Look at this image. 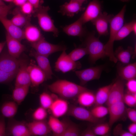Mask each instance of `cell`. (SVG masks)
Here are the masks:
<instances>
[{
	"instance_id": "obj_1",
	"label": "cell",
	"mask_w": 136,
	"mask_h": 136,
	"mask_svg": "<svg viewBox=\"0 0 136 136\" xmlns=\"http://www.w3.org/2000/svg\"><path fill=\"white\" fill-rule=\"evenodd\" d=\"M49 89L62 98L70 99L76 97L81 92L87 90L80 85L65 80H59L48 86Z\"/></svg>"
},
{
	"instance_id": "obj_2",
	"label": "cell",
	"mask_w": 136,
	"mask_h": 136,
	"mask_svg": "<svg viewBox=\"0 0 136 136\" xmlns=\"http://www.w3.org/2000/svg\"><path fill=\"white\" fill-rule=\"evenodd\" d=\"M126 10V5H125L121 11L111 19L110 22V34L109 40L105 45L106 56L110 60L115 63L117 60L115 57L113 50V45L115 41L116 35L119 29L124 24V17Z\"/></svg>"
},
{
	"instance_id": "obj_3",
	"label": "cell",
	"mask_w": 136,
	"mask_h": 136,
	"mask_svg": "<svg viewBox=\"0 0 136 136\" xmlns=\"http://www.w3.org/2000/svg\"><path fill=\"white\" fill-rule=\"evenodd\" d=\"M86 48L89 55V59L92 63L106 56L105 45L96 37L94 33H91L87 37L85 40Z\"/></svg>"
},
{
	"instance_id": "obj_4",
	"label": "cell",
	"mask_w": 136,
	"mask_h": 136,
	"mask_svg": "<svg viewBox=\"0 0 136 136\" xmlns=\"http://www.w3.org/2000/svg\"><path fill=\"white\" fill-rule=\"evenodd\" d=\"M50 8L48 6L42 5L37 9H34V16L37 17L40 26L44 31L52 32L55 37H57L59 31L55 26L54 21L48 14Z\"/></svg>"
},
{
	"instance_id": "obj_5",
	"label": "cell",
	"mask_w": 136,
	"mask_h": 136,
	"mask_svg": "<svg viewBox=\"0 0 136 136\" xmlns=\"http://www.w3.org/2000/svg\"><path fill=\"white\" fill-rule=\"evenodd\" d=\"M30 43L31 46L37 53L47 57L54 53L66 49L61 45L49 43L43 36L38 41Z\"/></svg>"
},
{
	"instance_id": "obj_6",
	"label": "cell",
	"mask_w": 136,
	"mask_h": 136,
	"mask_svg": "<svg viewBox=\"0 0 136 136\" xmlns=\"http://www.w3.org/2000/svg\"><path fill=\"white\" fill-rule=\"evenodd\" d=\"M66 49L62 52L55 63V70L65 73L70 71L79 69L81 67L79 62L73 61L66 52Z\"/></svg>"
},
{
	"instance_id": "obj_7",
	"label": "cell",
	"mask_w": 136,
	"mask_h": 136,
	"mask_svg": "<svg viewBox=\"0 0 136 136\" xmlns=\"http://www.w3.org/2000/svg\"><path fill=\"white\" fill-rule=\"evenodd\" d=\"M67 113L68 115L78 120L88 121L95 124L102 122L100 119L95 117L90 111L81 106L71 105L69 106Z\"/></svg>"
},
{
	"instance_id": "obj_8",
	"label": "cell",
	"mask_w": 136,
	"mask_h": 136,
	"mask_svg": "<svg viewBox=\"0 0 136 136\" xmlns=\"http://www.w3.org/2000/svg\"><path fill=\"white\" fill-rule=\"evenodd\" d=\"M104 67L103 65H100L76 71L75 73L80 80V85L83 86L88 82L99 79Z\"/></svg>"
},
{
	"instance_id": "obj_9",
	"label": "cell",
	"mask_w": 136,
	"mask_h": 136,
	"mask_svg": "<svg viewBox=\"0 0 136 136\" xmlns=\"http://www.w3.org/2000/svg\"><path fill=\"white\" fill-rule=\"evenodd\" d=\"M20 59H17L8 53L4 52L0 55V70L6 73L16 75Z\"/></svg>"
},
{
	"instance_id": "obj_10",
	"label": "cell",
	"mask_w": 136,
	"mask_h": 136,
	"mask_svg": "<svg viewBox=\"0 0 136 136\" xmlns=\"http://www.w3.org/2000/svg\"><path fill=\"white\" fill-rule=\"evenodd\" d=\"M112 84L110 89L108 100L106 104L107 106L123 101L124 95V82L119 77Z\"/></svg>"
},
{
	"instance_id": "obj_11",
	"label": "cell",
	"mask_w": 136,
	"mask_h": 136,
	"mask_svg": "<svg viewBox=\"0 0 136 136\" xmlns=\"http://www.w3.org/2000/svg\"><path fill=\"white\" fill-rule=\"evenodd\" d=\"M102 12L101 3L99 0H92L79 18L83 24L92 21Z\"/></svg>"
},
{
	"instance_id": "obj_12",
	"label": "cell",
	"mask_w": 136,
	"mask_h": 136,
	"mask_svg": "<svg viewBox=\"0 0 136 136\" xmlns=\"http://www.w3.org/2000/svg\"><path fill=\"white\" fill-rule=\"evenodd\" d=\"M27 70L30 80V85L32 87H38L47 80L44 73L33 60L28 65Z\"/></svg>"
},
{
	"instance_id": "obj_13",
	"label": "cell",
	"mask_w": 136,
	"mask_h": 136,
	"mask_svg": "<svg viewBox=\"0 0 136 136\" xmlns=\"http://www.w3.org/2000/svg\"><path fill=\"white\" fill-rule=\"evenodd\" d=\"M109 118L108 123L111 128L126 112V109L123 101H119L108 106Z\"/></svg>"
},
{
	"instance_id": "obj_14",
	"label": "cell",
	"mask_w": 136,
	"mask_h": 136,
	"mask_svg": "<svg viewBox=\"0 0 136 136\" xmlns=\"http://www.w3.org/2000/svg\"><path fill=\"white\" fill-rule=\"evenodd\" d=\"M27 62L26 60L20 59L18 69L16 76L15 86H28L31 85V81L27 70Z\"/></svg>"
},
{
	"instance_id": "obj_15",
	"label": "cell",
	"mask_w": 136,
	"mask_h": 136,
	"mask_svg": "<svg viewBox=\"0 0 136 136\" xmlns=\"http://www.w3.org/2000/svg\"><path fill=\"white\" fill-rule=\"evenodd\" d=\"M28 130L31 135L47 136L51 132L47 122L34 120L26 123Z\"/></svg>"
},
{
	"instance_id": "obj_16",
	"label": "cell",
	"mask_w": 136,
	"mask_h": 136,
	"mask_svg": "<svg viewBox=\"0 0 136 136\" xmlns=\"http://www.w3.org/2000/svg\"><path fill=\"white\" fill-rule=\"evenodd\" d=\"M0 21L11 37L20 42L25 39L24 30L14 24L7 17H0Z\"/></svg>"
},
{
	"instance_id": "obj_17",
	"label": "cell",
	"mask_w": 136,
	"mask_h": 136,
	"mask_svg": "<svg viewBox=\"0 0 136 136\" xmlns=\"http://www.w3.org/2000/svg\"><path fill=\"white\" fill-rule=\"evenodd\" d=\"M113 16V15L108 14L105 12H101L96 18L91 21L99 35H105L108 33V24Z\"/></svg>"
},
{
	"instance_id": "obj_18",
	"label": "cell",
	"mask_w": 136,
	"mask_h": 136,
	"mask_svg": "<svg viewBox=\"0 0 136 136\" xmlns=\"http://www.w3.org/2000/svg\"><path fill=\"white\" fill-rule=\"evenodd\" d=\"M6 44L8 53L12 56L18 58L25 49V46L20 42L13 38L7 32L6 33Z\"/></svg>"
},
{
	"instance_id": "obj_19",
	"label": "cell",
	"mask_w": 136,
	"mask_h": 136,
	"mask_svg": "<svg viewBox=\"0 0 136 136\" xmlns=\"http://www.w3.org/2000/svg\"><path fill=\"white\" fill-rule=\"evenodd\" d=\"M29 55L35 59L38 65L44 73L47 80L51 79L53 74L48 57L38 54L33 49L30 51Z\"/></svg>"
},
{
	"instance_id": "obj_20",
	"label": "cell",
	"mask_w": 136,
	"mask_h": 136,
	"mask_svg": "<svg viewBox=\"0 0 136 136\" xmlns=\"http://www.w3.org/2000/svg\"><path fill=\"white\" fill-rule=\"evenodd\" d=\"M69 105L65 99L56 97L49 108L52 115L57 118L61 117L67 113Z\"/></svg>"
},
{
	"instance_id": "obj_21",
	"label": "cell",
	"mask_w": 136,
	"mask_h": 136,
	"mask_svg": "<svg viewBox=\"0 0 136 136\" xmlns=\"http://www.w3.org/2000/svg\"><path fill=\"white\" fill-rule=\"evenodd\" d=\"M69 121H60L52 115L49 117L48 123L53 135L62 136L68 125Z\"/></svg>"
},
{
	"instance_id": "obj_22",
	"label": "cell",
	"mask_w": 136,
	"mask_h": 136,
	"mask_svg": "<svg viewBox=\"0 0 136 136\" xmlns=\"http://www.w3.org/2000/svg\"><path fill=\"white\" fill-rule=\"evenodd\" d=\"M9 133L13 136H31L26 123L23 122L14 121L10 123L8 127Z\"/></svg>"
},
{
	"instance_id": "obj_23",
	"label": "cell",
	"mask_w": 136,
	"mask_h": 136,
	"mask_svg": "<svg viewBox=\"0 0 136 136\" xmlns=\"http://www.w3.org/2000/svg\"><path fill=\"white\" fill-rule=\"evenodd\" d=\"M82 4L74 0H70L61 6L59 12L63 15L72 17L82 9Z\"/></svg>"
},
{
	"instance_id": "obj_24",
	"label": "cell",
	"mask_w": 136,
	"mask_h": 136,
	"mask_svg": "<svg viewBox=\"0 0 136 136\" xmlns=\"http://www.w3.org/2000/svg\"><path fill=\"white\" fill-rule=\"evenodd\" d=\"M117 70L119 77L123 80L128 81L136 78V62L128 64L125 66L119 65Z\"/></svg>"
},
{
	"instance_id": "obj_25",
	"label": "cell",
	"mask_w": 136,
	"mask_h": 136,
	"mask_svg": "<svg viewBox=\"0 0 136 136\" xmlns=\"http://www.w3.org/2000/svg\"><path fill=\"white\" fill-rule=\"evenodd\" d=\"M83 25L79 18L73 23L63 27V30L68 36L81 37L85 32Z\"/></svg>"
},
{
	"instance_id": "obj_26",
	"label": "cell",
	"mask_w": 136,
	"mask_h": 136,
	"mask_svg": "<svg viewBox=\"0 0 136 136\" xmlns=\"http://www.w3.org/2000/svg\"><path fill=\"white\" fill-rule=\"evenodd\" d=\"M23 30L25 39L30 43L38 41L43 36L39 28L30 23L25 26Z\"/></svg>"
},
{
	"instance_id": "obj_27",
	"label": "cell",
	"mask_w": 136,
	"mask_h": 136,
	"mask_svg": "<svg viewBox=\"0 0 136 136\" xmlns=\"http://www.w3.org/2000/svg\"><path fill=\"white\" fill-rule=\"evenodd\" d=\"M13 17L10 20L14 24L21 28L25 26L30 23L31 15H27L20 11V7H18L13 11Z\"/></svg>"
},
{
	"instance_id": "obj_28",
	"label": "cell",
	"mask_w": 136,
	"mask_h": 136,
	"mask_svg": "<svg viewBox=\"0 0 136 136\" xmlns=\"http://www.w3.org/2000/svg\"><path fill=\"white\" fill-rule=\"evenodd\" d=\"M77 98L78 103L80 106L89 107L95 104V94L88 89L81 93Z\"/></svg>"
},
{
	"instance_id": "obj_29",
	"label": "cell",
	"mask_w": 136,
	"mask_h": 136,
	"mask_svg": "<svg viewBox=\"0 0 136 136\" xmlns=\"http://www.w3.org/2000/svg\"><path fill=\"white\" fill-rule=\"evenodd\" d=\"M134 53L132 48L128 47L127 49H124L121 46L118 48L114 52L115 56L117 61L124 64H128L132 54Z\"/></svg>"
},
{
	"instance_id": "obj_30",
	"label": "cell",
	"mask_w": 136,
	"mask_h": 136,
	"mask_svg": "<svg viewBox=\"0 0 136 136\" xmlns=\"http://www.w3.org/2000/svg\"><path fill=\"white\" fill-rule=\"evenodd\" d=\"M112 83L99 88L95 94L94 106L103 105L107 101Z\"/></svg>"
},
{
	"instance_id": "obj_31",
	"label": "cell",
	"mask_w": 136,
	"mask_h": 136,
	"mask_svg": "<svg viewBox=\"0 0 136 136\" xmlns=\"http://www.w3.org/2000/svg\"><path fill=\"white\" fill-rule=\"evenodd\" d=\"M18 109V104L14 101H8L3 104L1 112L4 117L11 118L16 114Z\"/></svg>"
},
{
	"instance_id": "obj_32",
	"label": "cell",
	"mask_w": 136,
	"mask_h": 136,
	"mask_svg": "<svg viewBox=\"0 0 136 136\" xmlns=\"http://www.w3.org/2000/svg\"><path fill=\"white\" fill-rule=\"evenodd\" d=\"M29 86H15L12 93L13 99L18 105L20 104L24 100L28 92Z\"/></svg>"
},
{
	"instance_id": "obj_33",
	"label": "cell",
	"mask_w": 136,
	"mask_h": 136,
	"mask_svg": "<svg viewBox=\"0 0 136 136\" xmlns=\"http://www.w3.org/2000/svg\"><path fill=\"white\" fill-rule=\"evenodd\" d=\"M55 94H50L44 92L40 94L39 99L41 106L46 109H49L56 97Z\"/></svg>"
},
{
	"instance_id": "obj_34",
	"label": "cell",
	"mask_w": 136,
	"mask_h": 136,
	"mask_svg": "<svg viewBox=\"0 0 136 136\" xmlns=\"http://www.w3.org/2000/svg\"><path fill=\"white\" fill-rule=\"evenodd\" d=\"M92 127L96 135L107 136L109 133L111 127L108 123H100L95 124Z\"/></svg>"
},
{
	"instance_id": "obj_35",
	"label": "cell",
	"mask_w": 136,
	"mask_h": 136,
	"mask_svg": "<svg viewBox=\"0 0 136 136\" xmlns=\"http://www.w3.org/2000/svg\"><path fill=\"white\" fill-rule=\"evenodd\" d=\"M133 20L124 24L118 32L115 41L121 40L128 36L132 32V25Z\"/></svg>"
},
{
	"instance_id": "obj_36",
	"label": "cell",
	"mask_w": 136,
	"mask_h": 136,
	"mask_svg": "<svg viewBox=\"0 0 136 136\" xmlns=\"http://www.w3.org/2000/svg\"><path fill=\"white\" fill-rule=\"evenodd\" d=\"M90 111L95 117L98 119L105 117L108 114V107L103 105L94 106Z\"/></svg>"
},
{
	"instance_id": "obj_37",
	"label": "cell",
	"mask_w": 136,
	"mask_h": 136,
	"mask_svg": "<svg viewBox=\"0 0 136 136\" xmlns=\"http://www.w3.org/2000/svg\"><path fill=\"white\" fill-rule=\"evenodd\" d=\"M87 54L88 53L86 47L76 48L68 54L70 58L75 61H77Z\"/></svg>"
},
{
	"instance_id": "obj_38",
	"label": "cell",
	"mask_w": 136,
	"mask_h": 136,
	"mask_svg": "<svg viewBox=\"0 0 136 136\" xmlns=\"http://www.w3.org/2000/svg\"><path fill=\"white\" fill-rule=\"evenodd\" d=\"M80 129L78 126L69 121L68 125L62 136L80 135Z\"/></svg>"
},
{
	"instance_id": "obj_39",
	"label": "cell",
	"mask_w": 136,
	"mask_h": 136,
	"mask_svg": "<svg viewBox=\"0 0 136 136\" xmlns=\"http://www.w3.org/2000/svg\"><path fill=\"white\" fill-rule=\"evenodd\" d=\"M48 115L46 109L41 106L37 108L33 112L32 117L34 120H45Z\"/></svg>"
},
{
	"instance_id": "obj_40",
	"label": "cell",
	"mask_w": 136,
	"mask_h": 136,
	"mask_svg": "<svg viewBox=\"0 0 136 136\" xmlns=\"http://www.w3.org/2000/svg\"><path fill=\"white\" fill-rule=\"evenodd\" d=\"M123 101L124 103L130 107H135L136 105V93L133 94L127 92L124 94Z\"/></svg>"
},
{
	"instance_id": "obj_41",
	"label": "cell",
	"mask_w": 136,
	"mask_h": 136,
	"mask_svg": "<svg viewBox=\"0 0 136 136\" xmlns=\"http://www.w3.org/2000/svg\"><path fill=\"white\" fill-rule=\"evenodd\" d=\"M113 134L114 135L116 136H133L128 131L124 130L122 124L121 123L118 124L114 128Z\"/></svg>"
},
{
	"instance_id": "obj_42",
	"label": "cell",
	"mask_w": 136,
	"mask_h": 136,
	"mask_svg": "<svg viewBox=\"0 0 136 136\" xmlns=\"http://www.w3.org/2000/svg\"><path fill=\"white\" fill-rule=\"evenodd\" d=\"M15 75L9 74L0 70V83L9 82L16 76Z\"/></svg>"
},
{
	"instance_id": "obj_43",
	"label": "cell",
	"mask_w": 136,
	"mask_h": 136,
	"mask_svg": "<svg viewBox=\"0 0 136 136\" xmlns=\"http://www.w3.org/2000/svg\"><path fill=\"white\" fill-rule=\"evenodd\" d=\"M19 7L20 11L25 14L31 15L34 13V8L32 4L28 1Z\"/></svg>"
},
{
	"instance_id": "obj_44",
	"label": "cell",
	"mask_w": 136,
	"mask_h": 136,
	"mask_svg": "<svg viewBox=\"0 0 136 136\" xmlns=\"http://www.w3.org/2000/svg\"><path fill=\"white\" fill-rule=\"evenodd\" d=\"M14 5L13 3H10L8 5L0 6V17H7Z\"/></svg>"
},
{
	"instance_id": "obj_45",
	"label": "cell",
	"mask_w": 136,
	"mask_h": 136,
	"mask_svg": "<svg viewBox=\"0 0 136 136\" xmlns=\"http://www.w3.org/2000/svg\"><path fill=\"white\" fill-rule=\"evenodd\" d=\"M126 85L128 92L131 94L136 93V80L133 79L127 81Z\"/></svg>"
},
{
	"instance_id": "obj_46",
	"label": "cell",
	"mask_w": 136,
	"mask_h": 136,
	"mask_svg": "<svg viewBox=\"0 0 136 136\" xmlns=\"http://www.w3.org/2000/svg\"><path fill=\"white\" fill-rule=\"evenodd\" d=\"M126 112L130 121L132 122L136 123V109L131 107L126 108Z\"/></svg>"
},
{
	"instance_id": "obj_47",
	"label": "cell",
	"mask_w": 136,
	"mask_h": 136,
	"mask_svg": "<svg viewBox=\"0 0 136 136\" xmlns=\"http://www.w3.org/2000/svg\"><path fill=\"white\" fill-rule=\"evenodd\" d=\"M6 124L4 119H0V136H5L6 135Z\"/></svg>"
},
{
	"instance_id": "obj_48",
	"label": "cell",
	"mask_w": 136,
	"mask_h": 136,
	"mask_svg": "<svg viewBox=\"0 0 136 136\" xmlns=\"http://www.w3.org/2000/svg\"><path fill=\"white\" fill-rule=\"evenodd\" d=\"M80 135L82 136H96L92 128L89 127L81 133Z\"/></svg>"
},
{
	"instance_id": "obj_49",
	"label": "cell",
	"mask_w": 136,
	"mask_h": 136,
	"mask_svg": "<svg viewBox=\"0 0 136 136\" xmlns=\"http://www.w3.org/2000/svg\"><path fill=\"white\" fill-rule=\"evenodd\" d=\"M27 1L32 4L34 9L38 8L42 5L43 3V1L42 0H27Z\"/></svg>"
},
{
	"instance_id": "obj_50",
	"label": "cell",
	"mask_w": 136,
	"mask_h": 136,
	"mask_svg": "<svg viewBox=\"0 0 136 136\" xmlns=\"http://www.w3.org/2000/svg\"><path fill=\"white\" fill-rule=\"evenodd\" d=\"M128 131L133 135H136V123L132 122L128 126Z\"/></svg>"
},
{
	"instance_id": "obj_51",
	"label": "cell",
	"mask_w": 136,
	"mask_h": 136,
	"mask_svg": "<svg viewBox=\"0 0 136 136\" xmlns=\"http://www.w3.org/2000/svg\"><path fill=\"white\" fill-rule=\"evenodd\" d=\"M27 1V0H13L12 3L14 5L20 7Z\"/></svg>"
},
{
	"instance_id": "obj_52",
	"label": "cell",
	"mask_w": 136,
	"mask_h": 136,
	"mask_svg": "<svg viewBox=\"0 0 136 136\" xmlns=\"http://www.w3.org/2000/svg\"><path fill=\"white\" fill-rule=\"evenodd\" d=\"M132 30L135 35L136 34V22L135 20H133L132 25Z\"/></svg>"
},
{
	"instance_id": "obj_53",
	"label": "cell",
	"mask_w": 136,
	"mask_h": 136,
	"mask_svg": "<svg viewBox=\"0 0 136 136\" xmlns=\"http://www.w3.org/2000/svg\"><path fill=\"white\" fill-rule=\"evenodd\" d=\"M6 44V41L0 42V53L2 52Z\"/></svg>"
},
{
	"instance_id": "obj_54",
	"label": "cell",
	"mask_w": 136,
	"mask_h": 136,
	"mask_svg": "<svg viewBox=\"0 0 136 136\" xmlns=\"http://www.w3.org/2000/svg\"><path fill=\"white\" fill-rule=\"evenodd\" d=\"M6 5L4 1L2 0H0V6H4Z\"/></svg>"
},
{
	"instance_id": "obj_55",
	"label": "cell",
	"mask_w": 136,
	"mask_h": 136,
	"mask_svg": "<svg viewBox=\"0 0 136 136\" xmlns=\"http://www.w3.org/2000/svg\"><path fill=\"white\" fill-rule=\"evenodd\" d=\"M82 4H83L84 2L86 1L87 0H74Z\"/></svg>"
},
{
	"instance_id": "obj_56",
	"label": "cell",
	"mask_w": 136,
	"mask_h": 136,
	"mask_svg": "<svg viewBox=\"0 0 136 136\" xmlns=\"http://www.w3.org/2000/svg\"><path fill=\"white\" fill-rule=\"evenodd\" d=\"M3 1H5L6 2L11 3L12 2L13 0H2Z\"/></svg>"
},
{
	"instance_id": "obj_57",
	"label": "cell",
	"mask_w": 136,
	"mask_h": 136,
	"mask_svg": "<svg viewBox=\"0 0 136 136\" xmlns=\"http://www.w3.org/2000/svg\"><path fill=\"white\" fill-rule=\"evenodd\" d=\"M121 1L123 2H127L128 1L130 0H120Z\"/></svg>"
}]
</instances>
